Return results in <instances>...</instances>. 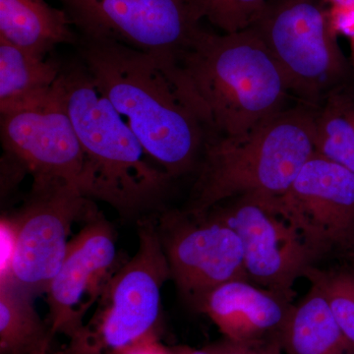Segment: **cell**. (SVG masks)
Masks as SVG:
<instances>
[{
	"label": "cell",
	"instance_id": "7a4b0ae2",
	"mask_svg": "<svg viewBox=\"0 0 354 354\" xmlns=\"http://www.w3.org/2000/svg\"><path fill=\"white\" fill-rule=\"evenodd\" d=\"M53 93L68 113L82 147L84 196L108 203L124 218L141 221L155 215L174 178L149 157L79 57L62 62Z\"/></svg>",
	"mask_w": 354,
	"mask_h": 354
},
{
	"label": "cell",
	"instance_id": "4fadbf2b",
	"mask_svg": "<svg viewBox=\"0 0 354 354\" xmlns=\"http://www.w3.org/2000/svg\"><path fill=\"white\" fill-rule=\"evenodd\" d=\"M0 116L4 152L27 167L34 183L64 181L80 189L85 165L82 147L53 90L41 101Z\"/></svg>",
	"mask_w": 354,
	"mask_h": 354
},
{
	"label": "cell",
	"instance_id": "cb8c5ba5",
	"mask_svg": "<svg viewBox=\"0 0 354 354\" xmlns=\"http://www.w3.org/2000/svg\"><path fill=\"white\" fill-rule=\"evenodd\" d=\"M174 349H176V354H211L207 348L196 349L189 348V346H178Z\"/></svg>",
	"mask_w": 354,
	"mask_h": 354
},
{
	"label": "cell",
	"instance_id": "d6986e66",
	"mask_svg": "<svg viewBox=\"0 0 354 354\" xmlns=\"http://www.w3.org/2000/svg\"><path fill=\"white\" fill-rule=\"evenodd\" d=\"M316 152L354 172V79L314 109Z\"/></svg>",
	"mask_w": 354,
	"mask_h": 354
},
{
	"label": "cell",
	"instance_id": "52a82bcc",
	"mask_svg": "<svg viewBox=\"0 0 354 354\" xmlns=\"http://www.w3.org/2000/svg\"><path fill=\"white\" fill-rule=\"evenodd\" d=\"M83 38L106 39L179 62L202 29L191 0H59Z\"/></svg>",
	"mask_w": 354,
	"mask_h": 354
},
{
	"label": "cell",
	"instance_id": "ffe728a7",
	"mask_svg": "<svg viewBox=\"0 0 354 354\" xmlns=\"http://www.w3.org/2000/svg\"><path fill=\"white\" fill-rule=\"evenodd\" d=\"M305 278L321 290L335 320L354 342V266L329 271L313 267Z\"/></svg>",
	"mask_w": 354,
	"mask_h": 354
},
{
	"label": "cell",
	"instance_id": "7c38bea8",
	"mask_svg": "<svg viewBox=\"0 0 354 354\" xmlns=\"http://www.w3.org/2000/svg\"><path fill=\"white\" fill-rule=\"evenodd\" d=\"M120 267L113 227L95 213L70 241L64 263L46 288L53 335L71 341L80 335L88 310L101 299Z\"/></svg>",
	"mask_w": 354,
	"mask_h": 354
},
{
	"label": "cell",
	"instance_id": "2e32d148",
	"mask_svg": "<svg viewBox=\"0 0 354 354\" xmlns=\"http://www.w3.org/2000/svg\"><path fill=\"white\" fill-rule=\"evenodd\" d=\"M279 342L286 354H354V342L335 320L316 286L292 305Z\"/></svg>",
	"mask_w": 354,
	"mask_h": 354
},
{
	"label": "cell",
	"instance_id": "8992f818",
	"mask_svg": "<svg viewBox=\"0 0 354 354\" xmlns=\"http://www.w3.org/2000/svg\"><path fill=\"white\" fill-rule=\"evenodd\" d=\"M171 279L155 218L139 223L138 248L109 281L93 318L55 354H114L156 332L162 288Z\"/></svg>",
	"mask_w": 354,
	"mask_h": 354
},
{
	"label": "cell",
	"instance_id": "30bf717a",
	"mask_svg": "<svg viewBox=\"0 0 354 354\" xmlns=\"http://www.w3.org/2000/svg\"><path fill=\"white\" fill-rule=\"evenodd\" d=\"M157 228L171 279L195 309L218 286L249 281L239 235L212 214L165 212L158 216Z\"/></svg>",
	"mask_w": 354,
	"mask_h": 354
},
{
	"label": "cell",
	"instance_id": "603a6c76",
	"mask_svg": "<svg viewBox=\"0 0 354 354\" xmlns=\"http://www.w3.org/2000/svg\"><path fill=\"white\" fill-rule=\"evenodd\" d=\"M114 354H176V349L167 348L158 341L157 332L150 333Z\"/></svg>",
	"mask_w": 354,
	"mask_h": 354
},
{
	"label": "cell",
	"instance_id": "ba28073f",
	"mask_svg": "<svg viewBox=\"0 0 354 354\" xmlns=\"http://www.w3.org/2000/svg\"><path fill=\"white\" fill-rule=\"evenodd\" d=\"M97 212L92 200L64 181L34 183L12 221L15 248L6 276L31 292L46 291L64 263L76 221Z\"/></svg>",
	"mask_w": 354,
	"mask_h": 354
},
{
	"label": "cell",
	"instance_id": "8fae6325",
	"mask_svg": "<svg viewBox=\"0 0 354 354\" xmlns=\"http://www.w3.org/2000/svg\"><path fill=\"white\" fill-rule=\"evenodd\" d=\"M272 205L318 259L334 250L354 249V172L344 165L314 153Z\"/></svg>",
	"mask_w": 354,
	"mask_h": 354
},
{
	"label": "cell",
	"instance_id": "44dd1931",
	"mask_svg": "<svg viewBox=\"0 0 354 354\" xmlns=\"http://www.w3.org/2000/svg\"><path fill=\"white\" fill-rule=\"evenodd\" d=\"M203 19L232 34L248 29L272 0H191Z\"/></svg>",
	"mask_w": 354,
	"mask_h": 354
},
{
	"label": "cell",
	"instance_id": "5bb4252c",
	"mask_svg": "<svg viewBox=\"0 0 354 354\" xmlns=\"http://www.w3.org/2000/svg\"><path fill=\"white\" fill-rule=\"evenodd\" d=\"M291 307V300L239 279L212 290L196 309L213 321L225 339L264 344L279 342Z\"/></svg>",
	"mask_w": 354,
	"mask_h": 354
},
{
	"label": "cell",
	"instance_id": "277c9868",
	"mask_svg": "<svg viewBox=\"0 0 354 354\" xmlns=\"http://www.w3.org/2000/svg\"><path fill=\"white\" fill-rule=\"evenodd\" d=\"M314 109L297 102L235 138L209 140L184 213L200 216L243 196L277 199L314 153Z\"/></svg>",
	"mask_w": 354,
	"mask_h": 354
},
{
	"label": "cell",
	"instance_id": "3957f363",
	"mask_svg": "<svg viewBox=\"0 0 354 354\" xmlns=\"http://www.w3.org/2000/svg\"><path fill=\"white\" fill-rule=\"evenodd\" d=\"M178 65L209 140L241 137L290 106L285 77L253 28L201 29Z\"/></svg>",
	"mask_w": 354,
	"mask_h": 354
},
{
	"label": "cell",
	"instance_id": "5b68a950",
	"mask_svg": "<svg viewBox=\"0 0 354 354\" xmlns=\"http://www.w3.org/2000/svg\"><path fill=\"white\" fill-rule=\"evenodd\" d=\"M251 28L297 102L316 109L332 91L353 79L328 0H272Z\"/></svg>",
	"mask_w": 354,
	"mask_h": 354
},
{
	"label": "cell",
	"instance_id": "6da1fadb",
	"mask_svg": "<svg viewBox=\"0 0 354 354\" xmlns=\"http://www.w3.org/2000/svg\"><path fill=\"white\" fill-rule=\"evenodd\" d=\"M78 57L149 157L172 178L195 174L209 133L178 62L80 37Z\"/></svg>",
	"mask_w": 354,
	"mask_h": 354
},
{
	"label": "cell",
	"instance_id": "7402d4cb",
	"mask_svg": "<svg viewBox=\"0 0 354 354\" xmlns=\"http://www.w3.org/2000/svg\"><path fill=\"white\" fill-rule=\"evenodd\" d=\"M211 354H283L278 341L264 344H242L223 339L206 348Z\"/></svg>",
	"mask_w": 354,
	"mask_h": 354
},
{
	"label": "cell",
	"instance_id": "e0dca14e",
	"mask_svg": "<svg viewBox=\"0 0 354 354\" xmlns=\"http://www.w3.org/2000/svg\"><path fill=\"white\" fill-rule=\"evenodd\" d=\"M60 70L62 62L35 57L0 39V114L48 97Z\"/></svg>",
	"mask_w": 354,
	"mask_h": 354
},
{
	"label": "cell",
	"instance_id": "9a60e30c",
	"mask_svg": "<svg viewBox=\"0 0 354 354\" xmlns=\"http://www.w3.org/2000/svg\"><path fill=\"white\" fill-rule=\"evenodd\" d=\"M64 9L46 0H0V39L35 57L46 58L58 44L77 46Z\"/></svg>",
	"mask_w": 354,
	"mask_h": 354
},
{
	"label": "cell",
	"instance_id": "ac0fdd59",
	"mask_svg": "<svg viewBox=\"0 0 354 354\" xmlns=\"http://www.w3.org/2000/svg\"><path fill=\"white\" fill-rule=\"evenodd\" d=\"M34 293L1 279L0 285V353L51 354L53 335L32 304Z\"/></svg>",
	"mask_w": 354,
	"mask_h": 354
},
{
	"label": "cell",
	"instance_id": "9c48e42d",
	"mask_svg": "<svg viewBox=\"0 0 354 354\" xmlns=\"http://www.w3.org/2000/svg\"><path fill=\"white\" fill-rule=\"evenodd\" d=\"M272 200L234 198L208 213L239 235L249 281L292 301L293 286L315 267L318 258L297 228L277 212Z\"/></svg>",
	"mask_w": 354,
	"mask_h": 354
}]
</instances>
